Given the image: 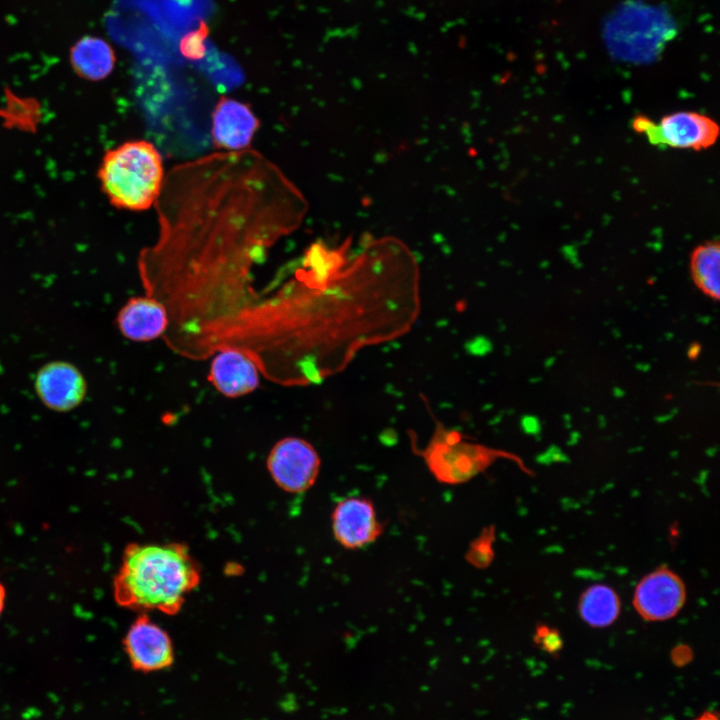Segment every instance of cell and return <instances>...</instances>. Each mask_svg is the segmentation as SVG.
Here are the masks:
<instances>
[{"label": "cell", "instance_id": "1", "mask_svg": "<svg viewBox=\"0 0 720 720\" xmlns=\"http://www.w3.org/2000/svg\"><path fill=\"white\" fill-rule=\"evenodd\" d=\"M201 581V568L183 543H129L113 577V597L123 608L175 615Z\"/></svg>", "mask_w": 720, "mask_h": 720}, {"label": "cell", "instance_id": "2", "mask_svg": "<svg viewBox=\"0 0 720 720\" xmlns=\"http://www.w3.org/2000/svg\"><path fill=\"white\" fill-rule=\"evenodd\" d=\"M97 177L112 206L144 211L156 204L164 186L162 156L149 141H126L106 151Z\"/></svg>", "mask_w": 720, "mask_h": 720}, {"label": "cell", "instance_id": "3", "mask_svg": "<svg viewBox=\"0 0 720 720\" xmlns=\"http://www.w3.org/2000/svg\"><path fill=\"white\" fill-rule=\"evenodd\" d=\"M433 476L445 484H461L483 472L502 454L465 440L456 431L439 426L422 453Z\"/></svg>", "mask_w": 720, "mask_h": 720}, {"label": "cell", "instance_id": "4", "mask_svg": "<svg viewBox=\"0 0 720 720\" xmlns=\"http://www.w3.org/2000/svg\"><path fill=\"white\" fill-rule=\"evenodd\" d=\"M634 131L644 135L652 145L662 148L703 150L711 147L719 135L718 124L694 111H678L654 122L639 115L632 121Z\"/></svg>", "mask_w": 720, "mask_h": 720}, {"label": "cell", "instance_id": "5", "mask_svg": "<svg viewBox=\"0 0 720 720\" xmlns=\"http://www.w3.org/2000/svg\"><path fill=\"white\" fill-rule=\"evenodd\" d=\"M266 465L278 487L286 492L302 493L316 482L321 460L310 442L289 436L273 445Z\"/></svg>", "mask_w": 720, "mask_h": 720}, {"label": "cell", "instance_id": "6", "mask_svg": "<svg viewBox=\"0 0 720 720\" xmlns=\"http://www.w3.org/2000/svg\"><path fill=\"white\" fill-rule=\"evenodd\" d=\"M331 529L336 542L347 550H360L375 543L383 533L373 501L365 496L339 500L331 513Z\"/></svg>", "mask_w": 720, "mask_h": 720}, {"label": "cell", "instance_id": "7", "mask_svg": "<svg viewBox=\"0 0 720 720\" xmlns=\"http://www.w3.org/2000/svg\"><path fill=\"white\" fill-rule=\"evenodd\" d=\"M123 647L131 667L138 672H158L174 663V647L169 634L147 613H139L131 623L123 638Z\"/></svg>", "mask_w": 720, "mask_h": 720}, {"label": "cell", "instance_id": "8", "mask_svg": "<svg viewBox=\"0 0 720 720\" xmlns=\"http://www.w3.org/2000/svg\"><path fill=\"white\" fill-rule=\"evenodd\" d=\"M686 601L681 577L666 566L645 575L633 594V606L647 621H665L676 616Z\"/></svg>", "mask_w": 720, "mask_h": 720}, {"label": "cell", "instance_id": "9", "mask_svg": "<svg viewBox=\"0 0 720 720\" xmlns=\"http://www.w3.org/2000/svg\"><path fill=\"white\" fill-rule=\"evenodd\" d=\"M35 392L48 409L69 412L78 407L87 394L82 372L67 361H51L43 365L34 379Z\"/></svg>", "mask_w": 720, "mask_h": 720}, {"label": "cell", "instance_id": "10", "mask_svg": "<svg viewBox=\"0 0 720 720\" xmlns=\"http://www.w3.org/2000/svg\"><path fill=\"white\" fill-rule=\"evenodd\" d=\"M208 380L227 398H239L253 393L260 385V368L246 351L226 346L211 360Z\"/></svg>", "mask_w": 720, "mask_h": 720}, {"label": "cell", "instance_id": "11", "mask_svg": "<svg viewBox=\"0 0 720 720\" xmlns=\"http://www.w3.org/2000/svg\"><path fill=\"white\" fill-rule=\"evenodd\" d=\"M260 126L250 106L223 96L212 113L211 135L214 145L227 152L248 149Z\"/></svg>", "mask_w": 720, "mask_h": 720}, {"label": "cell", "instance_id": "12", "mask_svg": "<svg viewBox=\"0 0 720 720\" xmlns=\"http://www.w3.org/2000/svg\"><path fill=\"white\" fill-rule=\"evenodd\" d=\"M169 323L167 306L152 295L128 299L116 316L120 333L134 342H149L161 337Z\"/></svg>", "mask_w": 720, "mask_h": 720}, {"label": "cell", "instance_id": "13", "mask_svg": "<svg viewBox=\"0 0 720 720\" xmlns=\"http://www.w3.org/2000/svg\"><path fill=\"white\" fill-rule=\"evenodd\" d=\"M69 60L73 71L80 78L101 81L112 73L116 55L105 39L87 35L71 47Z\"/></svg>", "mask_w": 720, "mask_h": 720}, {"label": "cell", "instance_id": "14", "mask_svg": "<svg viewBox=\"0 0 720 720\" xmlns=\"http://www.w3.org/2000/svg\"><path fill=\"white\" fill-rule=\"evenodd\" d=\"M621 610L617 592L608 585L594 584L581 594L578 612L583 621L597 628L613 624Z\"/></svg>", "mask_w": 720, "mask_h": 720}, {"label": "cell", "instance_id": "15", "mask_svg": "<svg viewBox=\"0 0 720 720\" xmlns=\"http://www.w3.org/2000/svg\"><path fill=\"white\" fill-rule=\"evenodd\" d=\"M720 246L717 241H707L697 246L691 255V273L696 285L707 295L718 298L720 294Z\"/></svg>", "mask_w": 720, "mask_h": 720}, {"label": "cell", "instance_id": "16", "mask_svg": "<svg viewBox=\"0 0 720 720\" xmlns=\"http://www.w3.org/2000/svg\"><path fill=\"white\" fill-rule=\"evenodd\" d=\"M495 540V529L493 527L485 528L481 534L471 543L467 561L477 567L486 568L494 559L493 543Z\"/></svg>", "mask_w": 720, "mask_h": 720}, {"label": "cell", "instance_id": "17", "mask_svg": "<svg viewBox=\"0 0 720 720\" xmlns=\"http://www.w3.org/2000/svg\"><path fill=\"white\" fill-rule=\"evenodd\" d=\"M208 35V27L202 22L200 26L189 33H187L180 42L181 53L189 59L201 58L205 51V40Z\"/></svg>", "mask_w": 720, "mask_h": 720}, {"label": "cell", "instance_id": "18", "mask_svg": "<svg viewBox=\"0 0 720 720\" xmlns=\"http://www.w3.org/2000/svg\"><path fill=\"white\" fill-rule=\"evenodd\" d=\"M534 639L547 652L554 653L561 648L560 633L546 625L537 627Z\"/></svg>", "mask_w": 720, "mask_h": 720}, {"label": "cell", "instance_id": "19", "mask_svg": "<svg viewBox=\"0 0 720 720\" xmlns=\"http://www.w3.org/2000/svg\"><path fill=\"white\" fill-rule=\"evenodd\" d=\"M522 427L528 434H537L540 431V422L537 417L527 415L522 419Z\"/></svg>", "mask_w": 720, "mask_h": 720}, {"label": "cell", "instance_id": "20", "mask_svg": "<svg viewBox=\"0 0 720 720\" xmlns=\"http://www.w3.org/2000/svg\"><path fill=\"white\" fill-rule=\"evenodd\" d=\"M691 657L690 649L686 646H680L674 649L673 651V659L676 662H686Z\"/></svg>", "mask_w": 720, "mask_h": 720}, {"label": "cell", "instance_id": "21", "mask_svg": "<svg viewBox=\"0 0 720 720\" xmlns=\"http://www.w3.org/2000/svg\"><path fill=\"white\" fill-rule=\"evenodd\" d=\"M5 601H6V589L4 585L0 582V615L2 614L4 607H5Z\"/></svg>", "mask_w": 720, "mask_h": 720}, {"label": "cell", "instance_id": "22", "mask_svg": "<svg viewBox=\"0 0 720 720\" xmlns=\"http://www.w3.org/2000/svg\"><path fill=\"white\" fill-rule=\"evenodd\" d=\"M696 720H718L717 716L711 712H706L702 714L699 718Z\"/></svg>", "mask_w": 720, "mask_h": 720}]
</instances>
